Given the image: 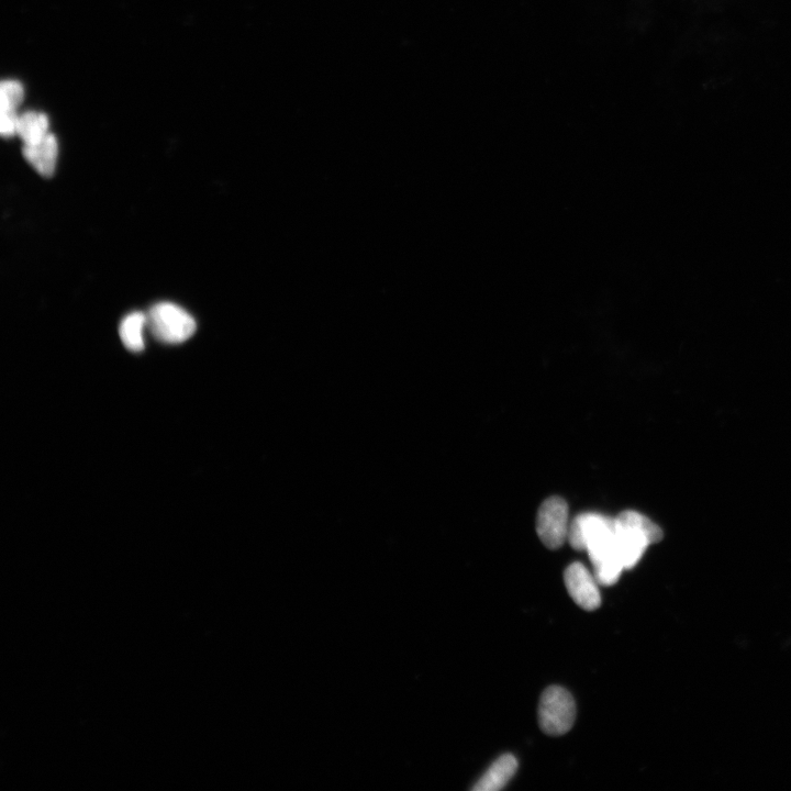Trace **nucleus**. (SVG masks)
Here are the masks:
<instances>
[{"instance_id": "nucleus-1", "label": "nucleus", "mask_w": 791, "mask_h": 791, "mask_svg": "<svg viewBox=\"0 0 791 791\" xmlns=\"http://www.w3.org/2000/svg\"><path fill=\"white\" fill-rule=\"evenodd\" d=\"M567 541L575 550L588 553L601 586L615 585L626 570L618 551L615 518L579 515L571 522Z\"/></svg>"}, {"instance_id": "nucleus-2", "label": "nucleus", "mask_w": 791, "mask_h": 791, "mask_svg": "<svg viewBox=\"0 0 791 791\" xmlns=\"http://www.w3.org/2000/svg\"><path fill=\"white\" fill-rule=\"evenodd\" d=\"M616 520L618 551L626 570L637 565L651 544L663 539L662 529L637 511L622 512Z\"/></svg>"}, {"instance_id": "nucleus-3", "label": "nucleus", "mask_w": 791, "mask_h": 791, "mask_svg": "<svg viewBox=\"0 0 791 791\" xmlns=\"http://www.w3.org/2000/svg\"><path fill=\"white\" fill-rule=\"evenodd\" d=\"M147 317L154 338L162 343L181 344L191 339L196 332L193 316L173 303L154 305Z\"/></svg>"}, {"instance_id": "nucleus-4", "label": "nucleus", "mask_w": 791, "mask_h": 791, "mask_svg": "<svg viewBox=\"0 0 791 791\" xmlns=\"http://www.w3.org/2000/svg\"><path fill=\"white\" fill-rule=\"evenodd\" d=\"M576 720V705L566 689L551 686L545 689L539 705L541 730L551 737H561L570 732Z\"/></svg>"}, {"instance_id": "nucleus-5", "label": "nucleus", "mask_w": 791, "mask_h": 791, "mask_svg": "<svg viewBox=\"0 0 791 791\" xmlns=\"http://www.w3.org/2000/svg\"><path fill=\"white\" fill-rule=\"evenodd\" d=\"M570 526L566 501L561 497L545 500L537 518V531L545 547L560 549L568 538Z\"/></svg>"}, {"instance_id": "nucleus-6", "label": "nucleus", "mask_w": 791, "mask_h": 791, "mask_svg": "<svg viewBox=\"0 0 791 791\" xmlns=\"http://www.w3.org/2000/svg\"><path fill=\"white\" fill-rule=\"evenodd\" d=\"M564 582L568 594L578 607L594 611L601 605L599 583L594 575L582 563H573L566 568Z\"/></svg>"}, {"instance_id": "nucleus-7", "label": "nucleus", "mask_w": 791, "mask_h": 791, "mask_svg": "<svg viewBox=\"0 0 791 791\" xmlns=\"http://www.w3.org/2000/svg\"><path fill=\"white\" fill-rule=\"evenodd\" d=\"M26 161L43 177H51L59 157V144L57 138L49 135L37 144L24 147L22 150Z\"/></svg>"}, {"instance_id": "nucleus-8", "label": "nucleus", "mask_w": 791, "mask_h": 791, "mask_svg": "<svg viewBox=\"0 0 791 791\" xmlns=\"http://www.w3.org/2000/svg\"><path fill=\"white\" fill-rule=\"evenodd\" d=\"M518 770L516 757L511 754L500 756L499 759L488 768V771L479 779L473 787L474 791H498L506 787L510 779L515 776Z\"/></svg>"}, {"instance_id": "nucleus-9", "label": "nucleus", "mask_w": 791, "mask_h": 791, "mask_svg": "<svg viewBox=\"0 0 791 791\" xmlns=\"http://www.w3.org/2000/svg\"><path fill=\"white\" fill-rule=\"evenodd\" d=\"M148 326V317L143 313H132L120 323L119 336L125 347L131 352L144 350V328Z\"/></svg>"}, {"instance_id": "nucleus-10", "label": "nucleus", "mask_w": 791, "mask_h": 791, "mask_svg": "<svg viewBox=\"0 0 791 791\" xmlns=\"http://www.w3.org/2000/svg\"><path fill=\"white\" fill-rule=\"evenodd\" d=\"M49 119L44 114L29 111L19 117L17 135L26 146L37 144L49 135Z\"/></svg>"}, {"instance_id": "nucleus-11", "label": "nucleus", "mask_w": 791, "mask_h": 791, "mask_svg": "<svg viewBox=\"0 0 791 791\" xmlns=\"http://www.w3.org/2000/svg\"><path fill=\"white\" fill-rule=\"evenodd\" d=\"M24 96V87L19 82H3L0 87V113H17Z\"/></svg>"}, {"instance_id": "nucleus-12", "label": "nucleus", "mask_w": 791, "mask_h": 791, "mask_svg": "<svg viewBox=\"0 0 791 791\" xmlns=\"http://www.w3.org/2000/svg\"><path fill=\"white\" fill-rule=\"evenodd\" d=\"M19 117L17 113H0V132L4 138L17 135Z\"/></svg>"}]
</instances>
